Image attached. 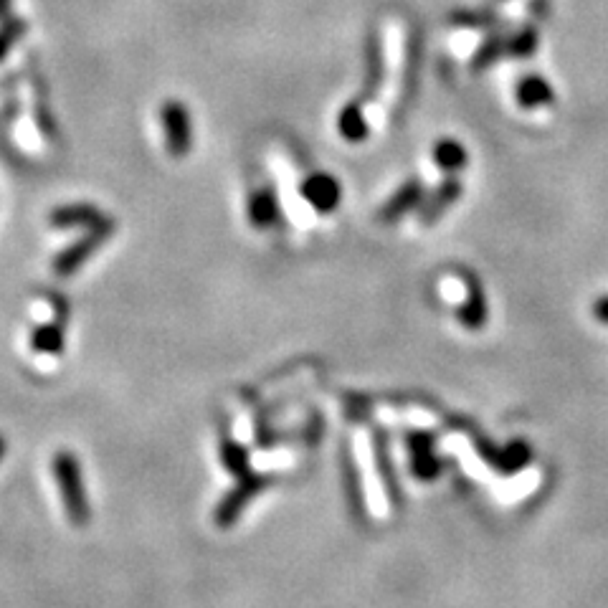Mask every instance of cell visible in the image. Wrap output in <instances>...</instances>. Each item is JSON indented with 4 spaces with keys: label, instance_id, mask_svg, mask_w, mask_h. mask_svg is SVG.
<instances>
[{
    "label": "cell",
    "instance_id": "6da1fadb",
    "mask_svg": "<svg viewBox=\"0 0 608 608\" xmlns=\"http://www.w3.org/2000/svg\"><path fill=\"white\" fill-rule=\"evenodd\" d=\"M54 479L59 484V494L64 500L66 517L71 520V525L82 527L89 522V497L87 487H84V474L79 467V459H76L71 451H59L54 456Z\"/></svg>",
    "mask_w": 608,
    "mask_h": 608
},
{
    "label": "cell",
    "instance_id": "7a4b0ae2",
    "mask_svg": "<svg viewBox=\"0 0 608 608\" xmlns=\"http://www.w3.org/2000/svg\"><path fill=\"white\" fill-rule=\"evenodd\" d=\"M112 231H114L112 221L104 218V221L99 223V226H94L82 241H76L74 246H69L66 251H61V254L54 259L56 277H71V274H74L76 269H79V266H82L84 261H87L89 256H92L94 251H97L99 246H102L104 241L112 236Z\"/></svg>",
    "mask_w": 608,
    "mask_h": 608
},
{
    "label": "cell",
    "instance_id": "3957f363",
    "mask_svg": "<svg viewBox=\"0 0 608 608\" xmlns=\"http://www.w3.org/2000/svg\"><path fill=\"white\" fill-rule=\"evenodd\" d=\"M163 125L168 135L170 155H185L190 147V125L188 112L178 102H168L163 107Z\"/></svg>",
    "mask_w": 608,
    "mask_h": 608
},
{
    "label": "cell",
    "instance_id": "277c9868",
    "mask_svg": "<svg viewBox=\"0 0 608 608\" xmlns=\"http://www.w3.org/2000/svg\"><path fill=\"white\" fill-rule=\"evenodd\" d=\"M102 221H104L102 213L92 206H84V203H79V206L56 208V211L51 213V226H56V228L99 226Z\"/></svg>",
    "mask_w": 608,
    "mask_h": 608
},
{
    "label": "cell",
    "instance_id": "5b68a950",
    "mask_svg": "<svg viewBox=\"0 0 608 608\" xmlns=\"http://www.w3.org/2000/svg\"><path fill=\"white\" fill-rule=\"evenodd\" d=\"M64 317H56L49 325L38 327L31 335V348L33 353L41 355H59L64 350Z\"/></svg>",
    "mask_w": 608,
    "mask_h": 608
},
{
    "label": "cell",
    "instance_id": "8992f818",
    "mask_svg": "<svg viewBox=\"0 0 608 608\" xmlns=\"http://www.w3.org/2000/svg\"><path fill=\"white\" fill-rule=\"evenodd\" d=\"M23 31H26V23L23 21H8L6 26L0 28V59L13 49L16 38L23 36Z\"/></svg>",
    "mask_w": 608,
    "mask_h": 608
},
{
    "label": "cell",
    "instance_id": "52a82bcc",
    "mask_svg": "<svg viewBox=\"0 0 608 608\" xmlns=\"http://www.w3.org/2000/svg\"><path fill=\"white\" fill-rule=\"evenodd\" d=\"M8 6H11V0H0V16H6Z\"/></svg>",
    "mask_w": 608,
    "mask_h": 608
},
{
    "label": "cell",
    "instance_id": "ba28073f",
    "mask_svg": "<svg viewBox=\"0 0 608 608\" xmlns=\"http://www.w3.org/2000/svg\"><path fill=\"white\" fill-rule=\"evenodd\" d=\"M3 454H6V439L0 436V459H3Z\"/></svg>",
    "mask_w": 608,
    "mask_h": 608
}]
</instances>
